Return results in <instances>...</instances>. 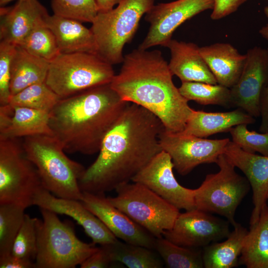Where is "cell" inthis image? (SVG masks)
Listing matches in <instances>:
<instances>
[{
	"label": "cell",
	"instance_id": "1",
	"mask_svg": "<svg viewBox=\"0 0 268 268\" xmlns=\"http://www.w3.org/2000/svg\"><path fill=\"white\" fill-rule=\"evenodd\" d=\"M164 129L153 114L130 103L104 137L99 155L79 180L81 192L105 194L129 182L162 149Z\"/></svg>",
	"mask_w": 268,
	"mask_h": 268
},
{
	"label": "cell",
	"instance_id": "2",
	"mask_svg": "<svg viewBox=\"0 0 268 268\" xmlns=\"http://www.w3.org/2000/svg\"><path fill=\"white\" fill-rule=\"evenodd\" d=\"M172 76L160 51L138 48L124 56L120 72L110 84L123 100L155 115L164 130L179 133L194 109L174 84Z\"/></svg>",
	"mask_w": 268,
	"mask_h": 268
},
{
	"label": "cell",
	"instance_id": "3",
	"mask_svg": "<svg viewBox=\"0 0 268 268\" xmlns=\"http://www.w3.org/2000/svg\"><path fill=\"white\" fill-rule=\"evenodd\" d=\"M130 103L110 83L61 99L49 112L53 136L65 152L92 155Z\"/></svg>",
	"mask_w": 268,
	"mask_h": 268
},
{
	"label": "cell",
	"instance_id": "4",
	"mask_svg": "<svg viewBox=\"0 0 268 268\" xmlns=\"http://www.w3.org/2000/svg\"><path fill=\"white\" fill-rule=\"evenodd\" d=\"M22 145L45 189L59 198L81 201L82 192L78 182L85 169L66 155L63 147L53 135L26 137Z\"/></svg>",
	"mask_w": 268,
	"mask_h": 268
},
{
	"label": "cell",
	"instance_id": "5",
	"mask_svg": "<svg viewBox=\"0 0 268 268\" xmlns=\"http://www.w3.org/2000/svg\"><path fill=\"white\" fill-rule=\"evenodd\" d=\"M42 220L38 228L36 268H74L98 247L79 240L73 227L57 214L40 208Z\"/></svg>",
	"mask_w": 268,
	"mask_h": 268
},
{
	"label": "cell",
	"instance_id": "6",
	"mask_svg": "<svg viewBox=\"0 0 268 268\" xmlns=\"http://www.w3.org/2000/svg\"><path fill=\"white\" fill-rule=\"evenodd\" d=\"M155 0H123L112 10L98 12L92 23L97 54L112 65L122 63L123 49L135 34L140 19Z\"/></svg>",
	"mask_w": 268,
	"mask_h": 268
},
{
	"label": "cell",
	"instance_id": "7",
	"mask_svg": "<svg viewBox=\"0 0 268 268\" xmlns=\"http://www.w3.org/2000/svg\"><path fill=\"white\" fill-rule=\"evenodd\" d=\"M115 75L112 65L97 54L61 53L50 62L45 83L63 99L111 83Z\"/></svg>",
	"mask_w": 268,
	"mask_h": 268
},
{
	"label": "cell",
	"instance_id": "8",
	"mask_svg": "<svg viewBox=\"0 0 268 268\" xmlns=\"http://www.w3.org/2000/svg\"><path fill=\"white\" fill-rule=\"evenodd\" d=\"M110 202L156 238L171 229L180 214L178 208L146 186L130 182L116 189Z\"/></svg>",
	"mask_w": 268,
	"mask_h": 268
},
{
	"label": "cell",
	"instance_id": "9",
	"mask_svg": "<svg viewBox=\"0 0 268 268\" xmlns=\"http://www.w3.org/2000/svg\"><path fill=\"white\" fill-rule=\"evenodd\" d=\"M216 164L219 171L207 174L200 186L194 189L196 208L222 216L234 226L237 223L236 209L251 186L246 177L236 172L235 167L224 153Z\"/></svg>",
	"mask_w": 268,
	"mask_h": 268
},
{
	"label": "cell",
	"instance_id": "10",
	"mask_svg": "<svg viewBox=\"0 0 268 268\" xmlns=\"http://www.w3.org/2000/svg\"><path fill=\"white\" fill-rule=\"evenodd\" d=\"M43 187L38 171L18 138H0V204L33 205Z\"/></svg>",
	"mask_w": 268,
	"mask_h": 268
},
{
	"label": "cell",
	"instance_id": "11",
	"mask_svg": "<svg viewBox=\"0 0 268 268\" xmlns=\"http://www.w3.org/2000/svg\"><path fill=\"white\" fill-rule=\"evenodd\" d=\"M159 139L162 149L171 156L174 168L183 176L200 164L216 163L230 140L227 138L209 139L170 133L164 129L160 134Z\"/></svg>",
	"mask_w": 268,
	"mask_h": 268
},
{
	"label": "cell",
	"instance_id": "12",
	"mask_svg": "<svg viewBox=\"0 0 268 268\" xmlns=\"http://www.w3.org/2000/svg\"><path fill=\"white\" fill-rule=\"evenodd\" d=\"M213 6L214 0H177L154 4L145 14V20L150 27L138 48L165 47L179 26L201 12L212 10Z\"/></svg>",
	"mask_w": 268,
	"mask_h": 268
},
{
	"label": "cell",
	"instance_id": "13",
	"mask_svg": "<svg viewBox=\"0 0 268 268\" xmlns=\"http://www.w3.org/2000/svg\"><path fill=\"white\" fill-rule=\"evenodd\" d=\"M230 223L210 213L194 208L179 214L163 237L179 246L199 248L226 238Z\"/></svg>",
	"mask_w": 268,
	"mask_h": 268
},
{
	"label": "cell",
	"instance_id": "14",
	"mask_svg": "<svg viewBox=\"0 0 268 268\" xmlns=\"http://www.w3.org/2000/svg\"><path fill=\"white\" fill-rule=\"evenodd\" d=\"M170 155L162 150L132 179L141 184L178 208H196L194 189L181 186L176 179Z\"/></svg>",
	"mask_w": 268,
	"mask_h": 268
},
{
	"label": "cell",
	"instance_id": "15",
	"mask_svg": "<svg viewBox=\"0 0 268 268\" xmlns=\"http://www.w3.org/2000/svg\"><path fill=\"white\" fill-rule=\"evenodd\" d=\"M246 54V61L240 77L230 88L231 107L259 117L261 95L268 83V51L255 46Z\"/></svg>",
	"mask_w": 268,
	"mask_h": 268
},
{
	"label": "cell",
	"instance_id": "16",
	"mask_svg": "<svg viewBox=\"0 0 268 268\" xmlns=\"http://www.w3.org/2000/svg\"><path fill=\"white\" fill-rule=\"evenodd\" d=\"M80 201L117 238L154 249L156 238L113 205L105 194L82 192Z\"/></svg>",
	"mask_w": 268,
	"mask_h": 268
},
{
	"label": "cell",
	"instance_id": "17",
	"mask_svg": "<svg viewBox=\"0 0 268 268\" xmlns=\"http://www.w3.org/2000/svg\"><path fill=\"white\" fill-rule=\"evenodd\" d=\"M33 205L57 214L66 215L71 217L82 227L86 234L91 239L92 243L95 245L111 244L118 240L80 201L57 197L42 187L33 198Z\"/></svg>",
	"mask_w": 268,
	"mask_h": 268
},
{
	"label": "cell",
	"instance_id": "18",
	"mask_svg": "<svg viewBox=\"0 0 268 268\" xmlns=\"http://www.w3.org/2000/svg\"><path fill=\"white\" fill-rule=\"evenodd\" d=\"M227 159L245 175L253 192L254 208L250 225L259 220L268 195V156L247 152L229 141L224 151Z\"/></svg>",
	"mask_w": 268,
	"mask_h": 268
},
{
	"label": "cell",
	"instance_id": "19",
	"mask_svg": "<svg viewBox=\"0 0 268 268\" xmlns=\"http://www.w3.org/2000/svg\"><path fill=\"white\" fill-rule=\"evenodd\" d=\"M49 15L38 0H18L12 6H0V41L20 45Z\"/></svg>",
	"mask_w": 268,
	"mask_h": 268
},
{
	"label": "cell",
	"instance_id": "20",
	"mask_svg": "<svg viewBox=\"0 0 268 268\" xmlns=\"http://www.w3.org/2000/svg\"><path fill=\"white\" fill-rule=\"evenodd\" d=\"M49 118L47 112L8 104L0 106V138L53 135Z\"/></svg>",
	"mask_w": 268,
	"mask_h": 268
},
{
	"label": "cell",
	"instance_id": "21",
	"mask_svg": "<svg viewBox=\"0 0 268 268\" xmlns=\"http://www.w3.org/2000/svg\"><path fill=\"white\" fill-rule=\"evenodd\" d=\"M170 51L168 63L173 75L178 77L182 82H200L217 84L200 52V47L192 42L170 40L165 46Z\"/></svg>",
	"mask_w": 268,
	"mask_h": 268
},
{
	"label": "cell",
	"instance_id": "22",
	"mask_svg": "<svg viewBox=\"0 0 268 268\" xmlns=\"http://www.w3.org/2000/svg\"><path fill=\"white\" fill-rule=\"evenodd\" d=\"M199 50L218 84L230 88L236 83L244 67L246 54H241L227 43L204 46Z\"/></svg>",
	"mask_w": 268,
	"mask_h": 268
},
{
	"label": "cell",
	"instance_id": "23",
	"mask_svg": "<svg viewBox=\"0 0 268 268\" xmlns=\"http://www.w3.org/2000/svg\"><path fill=\"white\" fill-rule=\"evenodd\" d=\"M45 23L55 35L61 53L97 54L94 35L81 22L53 14L47 17Z\"/></svg>",
	"mask_w": 268,
	"mask_h": 268
},
{
	"label": "cell",
	"instance_id": "24",
	"mask_svg": "<svg viewBox=\"0 0 268 268\" xmlns=\"http://www.w3.org/2000/svg\"><path fill=\"white\" fill-rule=\"evenodd\" d=\"M255 118L240 108L226 112H206L194 110L184 130L180 133L205 138L228 132L240 124H252Z\"/></svg>",
	"mask_w": 268,
	"mask_h": 268
},
{
	"label": "cell",
	"instance_id": "25",
	"mask_svg": "<svg viewBox=\"0 0 268 268\" xmlns=\"http://www.w3.org/2000/svg\"><path fill=\"white\" fill-rule=\"evenodd\" d=\"M49 63L16 46L11 64L10 96L31 85L45 82Z\"/></svg>",
	"mask_w": 268,
	"mask_h": 268
},
{
	"label": "cell",
	"instance_id": "26",
	"mask_svg": "<svg viewBox=\"0 0 268 268\" xmlns=\"http://www.w3.org/2000/svg\"><path fill=\"white\" fill-rule=\"evenodd\" d=\"M233 226V230L225 241L203 247L204 268H232L239 265V257L248 231L237 222Z\"/></svg>",
	"mask_w": 268,
	"mask_h": 268
},
{
	"label": "cell",
	"instance_id": "27",
	"mask_svg": "<svg viewBox=\"0 0 268 268\" xmlns=\"http://www.w3.org/2000/svg\"><path fill=\"white\" fill-rule=\"evenodd\" d=\"M247 268H268V206L263 208L258 221L250 225L239 259Z\"/></svg>",
	"mask_w": 268,
	"mask_h": 268
},
{
	"label": "cell",
	"instance_id": "28",
	"mask_svg": "<svg viewBox=\"0 0 268 268\" xmlns=\"http://www.w3.org/2000/svg\"><path fill=\"white\" fill-rule=\"evenodd\" d=\"M107 245L113 263H121L129 268H161L164 265L153 249L118 240Z\"/></svg>",
	"mask_w": 268,
	"mask_h": 268
},
{
	"label": "cell",
	"instance_id": "29",
	"mask_svg": "<svg viewBox=\"0 0 268 268\" xmlns=\"http://www.w3.org/2000/svg\"><path fill=\"white\" fill-rule=\"evenodd\" d=\"M154 249L169 268H203L202 251L176 245L163 237L156 238Z\"/></svg>",
	"mask_w": 268,
	"mask_h": 268
},
{
	"label": "cell",
	"instance_id": "30",
	"mask_svg": "<svg viewBox=\"0 0 268 268\" xmlns=\"http://www.w3.org/2000/svg\"><path fill=\"white\" fill-rule=\"evenodd\" d=\"M178 88L181 94L189 101L193 100L203 105L232 107L230 88L218 83L183 82Z\"/></svg>",
	"mask_w": 268,
	"mask_h": 268
},
{
	"label": "cell",
	"instance_id": "31",
	"mask_svg": "<svg viewBox=\"0 0 268 268\" xmlns=\"http://www.w3.org/2000/svg\"><path fill=\"white\" fill-rule=\"evenodd\" d=\"M60 99L44 82L29 86L10 96L8 104L49 113Z\"/></svg>",
	"mask_w": 268,
	"mask_h": 268
},
{
	"label": "cell",
	"instance_id": "32",
	"mask_svg": "<svg viewBox=\"0 0 268 268\" xmlns=\"http://www.w3.org/2000/svg\"><path fill=\"white\" fill-rule=\"evenodd\" d=\"M26 208L15 203L0 204V257L11 253L13 242L24 219Z\"/></svg>",
	"mask_w": 268,
	"mask_h": 268
},
{
	"label": "cell",
	"instance_id": "33",
	"mask_svg": "<svg viewBox=\"0 0 268 268\" xmlns=\"http://www.w3.org/2000/svg\"><path fill=\"white\" fill-rule=\"evenodd\" d=\"M18 46L49 62L61 54L55 35L45 22L37 26Z\"/></svg>",
	"mask_w": 268,
	"mask_h": 268
},
{
	"label": "cell",
	"instance_id": "34",
	"mask_svg": "<svg viewBox=\"0 0 268 268\" xmlns=\"http://www.w3.org/2000/svg\"><path fill=\"white\" fill-rule=\"evenodd\" d=\"M40 219L25 214L23 223L13 242L11 254L35 262Z\"/></svg>",
	"mask_w": 268,
	"mask_h": 268
},
{
	"label": "cell",
	"instance_id": "35",
	"mask_svg": "<svg viewBox=\"0 0 268 268\" xmlns=\"http://www.w3.org/2000/svg\"><path fill=\"white\" fill-rule=\"evenodd\" d=\"M54 14L81 22H92L98 11L95 0H52Z\"/></svg>",
	"mask_w": 268,
	"mask_h": 268
},
{
	"label": "cell",
	"instance_id": "36",
	"mask_svg": "<svg viewBox=\"0 0 268 268\" xmlns=\"http://www.w3.org/2000/svg\"><path fill=\"white\" fill-rule=\"evenodd\" d=\"M247 126L240 124L230 130L232 141L247 152H258L262 155L268 156V132L259 133L251 131Z\"/></svg>",
	"mask_w": 268,
	"mask_h": 268
},
{
	"label": "cell",
	"instance_id": "37",
	"mask_svg": "<svg viewBox=\"0 0 268 268\" xmlns=\"http://www.w3.org/2000/svg\"><path fill=\"white\" fill-rule=\"evenodd\" d=\"M16 47L0 41V106L8 104L10 97L11 64Z\"/></svg>",
	"mask_w": 268,
	"mask_h": 268
},
{
	"label": "cell",
	"instance_id": "38",
	"mask_svg": "<svg viewBox=\"0 0 268 268\" xmlns=\"http://www.w3.org/2000/svg\"><path fill=\"white\" fill-rule=\"evenodd\" d=\"M113 263L107 244L100 245L98 250L80 265L81 268H108Z\"/></svg>",
	"mask_w": 268,
	"mask_h": 268
},
{
	"label": "cell",
	"instance_id": "39",
	"mask_svg": "<svg viewBox=\"0 0 268 268\" xmlns=\"http://www.w3.org/2000/svg\"><path fill=\"white\" fill-rule=\"evenodd\" d=\"M248 0H214V6L210 15L212 20H219L235 12Z\"/></svg>",
	"mask_w": 268,
	"mask_h": 268
},
{
	"label": "cell",
	"instance_id": "40",
	"mask_svg": "<svg viewBox=\"0 0 268 268\" xmlns=\"http://www.w3.org/2000/svg\"><path fill=\"white\" fill-rule=\"evenodd\" d=\"M0 268H35L34 261L20 258L11 253L0 257Z\"/></svg>",
	"mask_w": 268,
	"mask_h": 268
},
{
	"label": "cell",
	"instance_id": "41",
	"mask_svg": "<svg viewBox=\"0 0 268 268\" xmlns=\"http://www.w3.org/2000/svg\"><path fill=\"white\" fill-rule=\"evenodd\" d=\"M268 51V48H267ZM260 117L261 118L260 131L268 132V83L262 90L260 101Z\"/></svg>",
	"mask_w": 268,
	"mask_h": 268
},
{
	"label": "cell",
	"instance_id": "42",
	"mask_svg": "<svg viewBox=\"0 0 268 268\" xmlns=\"http://www.w3.org/2000/svg\"><path fill=\"white\" fill-rule=\"evenodd\" d=\"M98 12H106L114 8L123 0H95Z\"/></svg>",
	"mask_w": 268,
	"mask_h": 268
},
{
	"label": "cell",
	"instance_id": "43",
	"mask_svg": "<svg viewBox=\"0 0 268 268\" xmlns=\"http://www.w3.org/2000/svg\"><path fill=\"white\" fill-rule=\"evenodd\" d=\"M264 11L265 15L268 19V6L264 7ZM261 36L268 42V23L263 26L259 31Z\"/></svg>",
	"mask_w": 268,
	"mask_h": 268
},
{
	"label": "cell",
	"instance_id": "44",
	"mask_svg": "<svg viewBox=\"0 0 268 268\" xmlns=\"http://www.w3.org/2000/svg\"><path fill=\"white\" fill-rule=\"evenodd\" d=\"M14 0H0V6H3L6 4L8 3V2Z\"/></svg>",
	"mask_w": 268,
	"mask_h": 268
},
{
	"label": "cell",
	"instance_id": "45",
	"mask_svg": "<svg viewBox=\"0 0 268 268\" xmlns=\"http://www.w3.org/2000/svg\"><path fill=\"white\" fill-rule=\"evenodd\" d=\"M268 199V197H267Z\"/></svg>",
	"mask_w": 268,
	"mask_h": 268
},
{
	"label": "cell",
	"instance_id": "46",
	"mask_svg": "<svg viewBox=\"0 0 268 268\" xmlns=\"http://www.w3.org/2000/svg\"></svg>",
	"mask_w": 268,
	"mask_h": 268
}]
</instances>
